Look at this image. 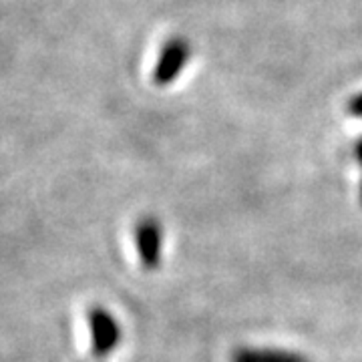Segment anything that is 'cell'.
<instances>
[{"label":"cell","instance_id":"obj_1","mask_svg":"<svg viewBox=\"0 0 362 362\" xmlns=\"http://www.w3.org/2000/svg\"><path fill=\"white\" fill-rule=\"evenodd\" d=\"M89 337L90 350L95 356H107L121 342V326L117 318L103 306H95L89 310Z\"/></svg>","mask_w":362,"mask_h":362},{"label":"cell","instance_id":"obj_2","mask_svg":"<svg viewBox=\"0 0 362 362\" xmlns=\"http://www.w3.org/2000/svg\"><path fill=\"white\" fill-rule=\"evenodd\" d=\"M189 57H192V47L187 40L181 39V37L169 39L159 52L156 71H153L156 85H161V87L171 85L175 78L180 77L181 71L185 69Z\"/></svg>","mask_w":362,"mask_h":362},{"label":"cell","instance_id":"obj_3","mask_svg":"<svg viewBox=\"0 0 362 362\" xmlns=\"http://www.w3.org/2000/svg\"><path fill=\"white\" fill-rule=\"evenodd\" d=\"M135 247L143 268L156 270L161 264L163 252V228L153 218H143L135 228Z\"/></svg>","mask_w":362,"mask_h":362},{"label":"cell","instance_id":"obj_4","mask_svg":"<svg viewBox=\"0 0 362 362\" xmlns=\"http://www.w3.org/2000/svg\"><path fill=\"white\" fill-rule=\"evenodd\" d=\"M232 362H310L302 354L282 349H238L233 352Z\"/></svg>","mask_w":362,"mask_h":362},{"label":"cell","instance_id":"obj_5","mask_svg":"<svg viewBox=\"0 0 362 362\" xmlns=\"http://www.w3.org/2000/svg\"><path fill=\"white\" fill-rule=\"evenodd\" d=\"M349 113L354 117H362V93L361 95H356V97L349 103Z\"/></svg>","mask_w":362,"mask_h":362},{"label":"cell","instance_id":"obj_6","mask_svg":"<svg viewBox=\"0 0 362 362\" xmlns=\"http://www.w3.org/2000/svg\"><path fill=\"white\" fill-rule=\"evenodd\" d=\"M354 156H356V159L361 161L362 165V139L358 143H356V149H354Z\"/></svg>","mask_w":362,"mask_h":362}]
</instances>
